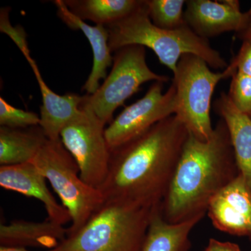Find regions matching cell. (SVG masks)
I'll list each match as a JSON object with an SVG mask.
<instances>
[{"mask_svg":"<svg viewBox=\"0 0 251 251\" xmlns=\"http://www.w3.org/2000/svg\"><path fill=\"white\" fill-rule=\"evenodd\" d=\"M173 75L176 92L175 115L198 139H210L214 132L210 116L211 99L219 81L227 78L226 72H213L201 57L185 54Z\"/></svg>","mask_w":251,"mask_h":251,"instance_id":"8992f818","label":"cell"},{"mask_svg":"<svg viewBox=\"0 0 251 251\" xmlns=\"http://www.w3.org/2000/svg\"><path fill=\"white\" fill-rule=\"evenodd\" d=\"M206 214L215 228L251 241V191L242 175L211 199Z\"/></svg>","mask_w":251,"mask_h":251,"instance_id":"30bf717a","label":"cell"},{"mask_svg":"<svg viewBox=\"0 0 251 251\" xmlns=\"http://www.w3.org/2000/svg\"><path fill=\"white\" fill-rule=\"evenodd\" d=\"M115 53L111 71L103 83L95 93L83 96V101L105 125L113 120L115 110L138 92L143 84L169 81V77L156 74L148 67L143 46H125Z\"/></svg>","mask_w":251,"mask_h":251,"instance_id":"52a82bcc","label":"cell"},{"mask_svg":"<svg viewBox=\"0 0 251 251\" xmlns=\"http://www.w3.org/2000/svg\"><path fill=\"white\" fill-rule=\"evenodd\" d=\"M71 11L80 18L108 27L128 17L144 0H64Z\"/></svg>","mask_w":251,"mask_h":251,"instance_id":"d6986e66","label":"cell"},{"mask_svg":"<svg viewBox=\"0 0 251 251\" xmlns=\"http://www.w3.org/2000/svg\"><path fill=\"white\" fill-rule=\"evenodd\" d=\"M250 117H251V116H250Z\"/></svg>","mask_w":251,"mask_h":251,"instance_id":"83f0119b","label":"cell"},{"mask_svg":"<svg viewBox=\"0 0 251 251\" xmlns=\"http://www.w3.org/2000/svg\"><path fill=\"white\" fill-rule=\"evenodd\" d=\"M227 77H232L235 72L251 77V40L244 41L237 55L225 69Z\"/></svg>","mask_w":251,"mask_h":251,"instance_id":"603a6c76","label":"cell"},{"mask_svg":"<svg viewBox=\"0 0 251 251\" xmlns=\"http://www.w3.org/2000/svg\"><path fill=\"white\" fill-rule=\"evenodd\" d=\"M202 219L197 217L179 224H171L163 218L160 204L153 211L140 251H189L190 235Z\"/></svg>","mask_w":251,"mask_h":251,"instance_id":"e0dca14e","label":"cell"},{"mask_svg":"<svg viewBox=\"0 0 251 251\" xmlns=\"http://www.w3.org/2000/svg\"><path fill=\"white\" fill-rule=\"evenodd\" d=\"M40 124V115L35 112L16 108L0 97V126L25 128Z\"/></svg>","mask_w":251,"mask_h":251,"instance_id":"44dd1931","label":"cell"},{"mask_svg":"<svg viewBox=\"0 0 251 251\" xmlns=\"http://www.w3.org/2000/svg\"><path fill=\"white\" fill-rule=\"evenodd\" d=\"M204 251H242L239 245L234 243L221 242L215 239H209Z\"/></svg>","mask_w":251,"mask_h":251,"instance_id":"d4e9b609","label":"cell"},{"mask_svg":"<svg viewBox=\"0 0 251 251\" xmlns=\"http://www.w3.org/2000/svg\"><path fill=\"white\" fill-rule=\"evenodd\" d=\"M163 82H154L143 98L126 107L105 129L110 151L150 129L158 122L175 115L176 92L172 82L163 94Z\"/></svg>","mask_w":251,"mask_h":251,"instance_id":"9c48e42d","label":"cell"},{"mask_svg":"<svg viewBox=\"0 0 251 251\" xmlns=\"http://www.w3.org/2000/svg\"><path fill=\"white\" fill-rule=\"evenodd\" d=\"M189 132L176 115L111 151L105 201L154 206L166 197Z\"/></svg>","mask_w":251,"mask_h":251,"instance_id":"6da1fadb","label":"cell"},{"mask_svg":"<svg viewBox=\"0 0 251 251\" xmlns=\"http://www.w3.org/2000/svg\"><path fill=\"white\" fill-rule=\"evenodd\" d=\"M214 112L226 122L239 174L251 191V118L241 112L222 92L214 103Z\"/></svg>","mask_w":251,"mask_h":251,"instance_id":"2e32d148","label":"cell"},{"mask_svg":"<svg viewBox=\"0 0 251 251\" xmlns=\"http://www.w3.org/2000/svg\"><path fill=\"white\" fill-rule=\"evenodd\" d=\"M148 14L157 27L166 29H178L186 25L184 0H146Z\"/></svg>","mask_w":251,"mask_h":251,"instance_id":"ffe728a7","label":"cell"},{"mask_svg":"<svg viewBox=\"0 0 251 251\" xmlns=\"http://www.w3.org/2000/svg\"><path fill=\"white\" fill-rule=\"evenodd\" d=\"M48 140L39 125L25 128L0 126V165L31 163Z\"/></svg>","mask_w":251,"mask_h":251,"instance_id":"ac0fdd59","label":"cell"},{"mask_svg":"<svg viewBox=\"0 0 251 251\" xmlns=\"http://www.w3.org/2000/svg\"><path fill=\"white\" fill-rule=\"evenodd\" d=\"M81 109L80 115L62 130L60 140L76 162L82 179L99 189L108 175L111 151L105 125L84 101Z\"/></svg>","mask_w":251,"mask_h":251,"instance_id":"ba28073f","label":"cell"},{"mask_svg":"<svg viewBox=\"0 0 251 251\" xmlns=\"http://www.w3.org/2000/svg\"><path fill=\"white\" fill-rule=\"evenodd\" d=\"M184 18L196 34L208 39L228 31L241 32L247 23V12L237 0H188Z\"/></svg>","mask_w":251,"mask_h":251,"instance_id":"8fae6325","label":"cell"},{"mask_svg":"<svg viewBox=\"0 0 251 251\" xmlns=\"http://www.w3.org/2000/svg\"><path fill=\"white\" fill-rule=\"evenodd\" d=\"M0 251H31L27 250L25 248L12 247H0ZM44 251H53L52 250H46Z\"/></svg>","mask_w":251,"mask_h":251,"instance_id":"4316f807","label":"cell"},{"mask_svg":"<svg viewBox=\"0 0 251 251\" xmlns=\"http://www.w3.org/2000/svg\"><path fill=\"white\" fill-rule=\"evenodd\" d=\"M228 97L241 112L251 115V77L235 72L232 75Z\"/></svg>","mask_w":251,"mask_h":251,"instance_id":"7402d4cb","label":"cell"},{"mask_svg":"<svg viewBox=\"0 0 251 251\" xmlns=\"http://www.w3.org/2000/svg\"><path fill=\"white\" fill-rule=\"evenodd\" d=\"M107 28L112 52L130 45L149 48L173 74L180 58L185 54L201 57L214 69L225 70L228 67L209 40L198 36L187 24L175 29H162L155 25L149 16L146 0L133 14Z\"/></svg>","mask_w":251,"mask_h":251,"instance_id":"3957f363","label":"cell"},{"mask_svg":"<svg viewBox=\"0 0 251 251\" xmlns=\"http://www.w3.org/2000/svg\"><path fill=\"white\" fill-rule=\"evenodd\" d=\"M68 235V228L46 219L42 222L14 220L0 225L2 247H36L54 250Z\"/></svg>","mask_w":251,"mask_h":251,"instance_id":"9a60e30c","label":"cell"},{"mask_svg":"<svg viewBox=\"0 0 251 251\" xmlns=\"http://www.w3.org/2000/svg\"><path fill=\"white\" fill-rule=\"evenodd\" d=\"M157 206L105 201L80 229L52 251H140Z\"/></svg>","mask_w":251,"mask_h":251,"instance_id":"277c9868","label":"cell"},{"mask_svg":"<svg viewBox=\"0 0 251 251\" xmlns=\"http://www.w3.org/2000/svg\"><path fill=\"white\" fill-rule=\"evenodd\" d=\"M26 59L32 69L42 97L39 126L48 139L60 140L62 130L80 115L83 96L56 94L46 85L35 61L31 57Z\"/></svg>","mask_w":251,"mask_h":251,"instance_id":"4fadbf2b","label":"cell"},{"mask_svg":"<svg viewBox=\"0 0 251 251\" xmlns=\"http://www.w3.org/2000/svg\"><path fill=\"white\" fill-rule=\"evenodd\" d=\"M47 179L33 163L0 166V186L43 203L47 219L62 225L71 222L65 207L59 204L47 186Z\"/></svg>","mask_w":251,"mask_h":251,"instance_id":"7c38bea8","label":"cell"},{"mask_svg":"<svg viewBox=\"0 0 251 251\" xmlns=\"http://www.w3.org/2000/svg\"><path fill=\"white\" fill-rule=\"evenodd\" d=\"M239 175L228 129L222 119L206 141L189 133L162 202L163 218L171 224L204 218L211 199Z\"/></svg>","mask_w":251,"mask_h":251,"instance_id":"7a4b0ae2","label":"cell"},{"mask_svg":"<svg viewBox=\"0 0 251 251\" xmlns=\"http://www.w3.org/2000/svg\"><path fill=\"white\" fill-rule=\"evenodd\" d=\"M247 20L245 27L241 32L238 33L237 36L243 41L251 40V8L247 12Z\"/></svg>","mask_w":251,"mask_h":251,"instance_id":"484cf974","label":"cell"},{"mask_svg":"<svg viewBox=\"0 0 251 251\" xmlns=\"http://www.w3.org/2000/svg\"><path fill=\"white\" fill-rule=\"evenodd\" d=\"M31 163L45 176L71 216L67 236L80 229L105 202L100 190L80 177L76 162L61 140H48Z\"/></svg>","mask_w":251,"mask_h":251,"instance_id":"5b68a950","label":"cell"},{"mask_svg":"<svg viewBox=\"0 0 251 251\" xmlns=\"http://www.w3.org/2000/svg\"><path fill=\"white\" fill-rule=\"evenodd\" d=\"M9 9H1V32L6 33L10 37L13 39V41L16 43V45L18 46L21 52L24 54L25 57L27 58L29 57V49L27 45V41H26L25 34V31L21 30V27L16 29L11 27L9 22Z\"/></svg>","mask_w":251,"mask_h":251,"instance_id":"cb8c5ba5","label":"cell"},{"mask_svg":"<svg viewBox=\"0 0 251 251\" xmlns=\"http://www.w3.org/2000/svg\"><path fill=\"white\" fill-rule=\"evenodd\" d=\"M57 14L64 24L73 30H80L87 38L93 53L92 71L82 90L91 95L95 93L100 87V81L107 77L108 68L112 65L113 57L109 47L108 28L100 25H90L75 16L67 7L64 0H54Z\"/></svg>","mask_w":251,"mask_h":251,"instance_id":"5bb4252c","label":"cell"}]
</instances>
